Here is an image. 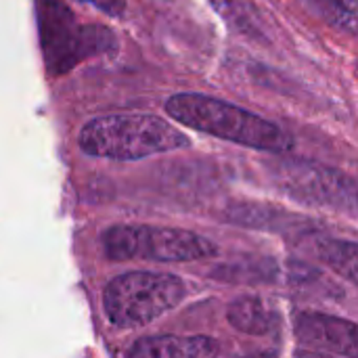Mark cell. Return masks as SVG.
<instances>
[{"instance_id":"6da1fadb","label":"cell","mask_w":358,"mask_h":358,"mask_svg":"<svg viewBox=\"0 0 358 358\" xmlns=\"http://www.w3.org/2000/svg\"><path fill=\"white\" fill-rule=\"evenodd\" d=\"M166 113L191 130L256 151L287 153L294 149V138L275 122L214 96L195 92L174 94L166 101Z\"/></svg>"},{"instance_id":"7a4b0ae2","label":"cell","mask_w":358,"mask_h":358,"mask_svg":"<svg viewBox=\"0 0 358 358\" xmlns=\"http://www.w3.org/2000/svg\"><path fill=\"white\" fill-rule=\"evenodd\" d=\"M191 147V138L151 113H113L90 120L80 132V149L94 157L143 159Z\"/></svg>"},{"instance_id":"3957f363","label":"cell","mask_w":358,"mask_h":358,"mask_svg":"<svg viewBox=\"0 0 358 358\" xmlns=\"http://www.w3.org/2000/svg\"><path fill=\"white\" fill-rule=\"evenodd\" d=\"M187 298L182 279L168 273L134 271L115 277L103 292V308L111 325L134 329L174 310Z\"/></svg>"},{"instance_id":"277c9868","label":"cell","mask_w":358,"mask_h":358,"mask_svg":"<svg viewBox=\"0 0 358 358\" xmlns=\"http://www.w3.org/2000/svg\"><path fill=\"white\" fill-rule=\"evenodd\" d=\"M36 10L40 46L50 76H63L80 61L117 48L115 36L107 27L78 23L71 8L61 0H38Z\"/></svg>"},{"instance_id":"5b68a950","label":"cell","mask_w":358,"mask_h":358,"mask_svg":"<svg viewBox=\"0 0 358 358\" xmlns=\"http://www.w3.org/2000/svg\"><path fill=\"white\" fill-rule=\"evenodd\" d=\"M101 245L111 260L193 262L212 258L218 250L212 239L185 229L117 224L101 235Z\"/></svg>"},{"instance_id":"8992f818","label":"cell","mask_w":358,"mask_h":358,"mask_svg":"<svg viewBox=\"0 0 358 358\" xmlns=\"http://www.w3.org/2000/svg\"><path fill=\"white\" fill-rule=\"evenodd\" d=\"M275 185L302 203L358 210V182L340 170L310 162L283 157L268 166Z\"/></svg>"},{"instance_id":"52a82bcc","label":"cell","mask_w":358,"mask_h":358,"mask_svg":"<svg viewBox=\"0 0 358 358\" xmlns=\"http://www.w3.org/2000/svg\"><path fill=\"white\" fill-rule=\"evenodd\" d=\"M294 334L298 344L313 352L358 358V325L352 321L323 313H298Z\"/></svg>"},{"instance_id":"ba28073f","label":"cell","mask_w":358,"mask_h":358,"mask_svg":"<svg viewBox=\"0 0 358 358\" xmlns=\"http://www.w3.org/2000/svg\"><path fill=\"white\" fill-rule=\"evenodd\" d=\"M218 342L208 336H155L138 340L130 350L132 358H208L218 355Z\"/></svg>"},{"instance_id":"9c48e42d","label":"cell","mask_w":358,"mask_h":358,"mask_svg":"<svg viewBox=\"0 0 358 358\" xmlns=\"http://www.w3.org/2000/svg\"><path fill=\"white\" fill-rule=\"evenodd\" d=\"M229 323L248 336H266L277 327V313L258 296H241L227 310Z\"/></svg>"},{"instance_id":"30bf717a","label":"cell","mask_w":358,"mask_h":358,"mask_svg":"<svg viewBox=\"0 0 358 358\" xmlns=\"http://www.w3.org/2000/svg\"><path fill=\"white\" fill-rule=\"evenodd\" d=\"M315 254L325 266L358 287V243L344 239H321L315 243Z\"/></svg>"},{"instance_id":"8fae6325","label":"cell","mask_w":358,"mask_h":358,"mask_svg":"<svg viewBox=\"0 0 358 358\" xmlns=\"http://www.w3.org/2000/svg\"><path fill=\"white\" fill-rule=\"evenodd\" d=\"M319 4L331 25L358 36V0H319Z\"/></svg>"},{"instance_id":"7c38bea8","label":"cell","mask_w":358,"mask_h":358,"mask_svg":"<svg viewBox=\"0 0 358 358\" xmlns=\"http://www.w3.org/2000/svg\"><path fill=\"white\" fill-rule=\"evenodd\" d=\"M210 2L222 17H227L239 29H248L252 25L250 23V10L245 8L243 0H210Z\"/></svg>"},{"instance_id":"4fadbf2b","label":"cell","mask_w":358,"mask_h":358,"mask_svg":"<svg viewBox=\"0 0 358 358\" xmlns=\"http://www.w3.org/2000/svg\"><path fill=\"white\" fill-rule=\"evenodd\" d=\"M80 2H88L109 17H122L126 10V0H80Z\"/></svg>"},{"instance_id":"5bb4252c","label":"cell","mask_w":358,"mask_h":358,"mask_svg":"<svg viewBox=\"0 0 358 358\" xmlns=\"http://www.w3.org/2000/svg\"><path fill=\"white\" fill-rule=\"evenodd\" d=\"M357 73H358V61H357Z\"/></svg>"}]
</instances>
